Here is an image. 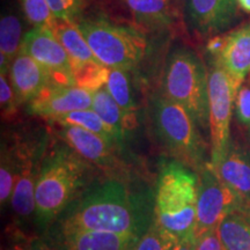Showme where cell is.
Instances as JSON below:
<instances>
[{
    "instance_id": "1",
    "label": "cell",
    "mask_w": 250,
    "mask_h": 250,
    "mask_svg": "<svg viewBox=\"0 0 250 250\" xmlns=\"http://www.w3.org/2000/svg\"><path fill=\"white\" fill-rule=\"evenodd\" d=\"M154 221V191L134 187L124 176H110L94 181L50 228L127 234L140 239Z\"/></svg>"
},
{
    "instance_id": "2",
    "label": "cell",
    "mask_w": 250,
    "mask_h": 250,
    "mask_svg": "<svg viewBox=\"0 0 250 250\" xmlns=\"http://www.w3.org/2000/svg\"><path fill=\"white\" fill-rule=\"evenodd\" d=\"M94 167L65 143L49 146L35 188V225L42 235L94 181Z\"/></svg>"
},
{
    "instance_id": "3",
    "label": "cell",
    "mask_w": 250,
    "mask_h": 250,
    "mask_svg": "<svg viewBox=\"0 0 250 250\" xmlns=\"http://www.w3.org/2000/svg\"><path fill=\"white\" fill-rule=\"evenodd\" d=\"M198 173L171 159L161 166L154 190L155 221L182 241L195 236Z\"/></svg>"
},
{
    "instance_id": "4",
    "label": "cell",
    "mask_w": 250,
    "mask_h": 250,
    "mask_svg": "<svg viewBox=\"0 0 250 250\" xmlns=\"http://www.w3.org/2000/svg\"><path fill=\"white\" fill-rule=\"evenodd\" d=\"M161 93L186 109L199 130L210 134L208 73L193 50L187 46L171 50L166 61Z\"/></svg>"
},
{
    "instance_id": "5",
    "label": "cell",
    "mask_w": 250,
    "mask_h": 250,
    "mask_svg": "<svg viewBox=\"0 0 250 250\" xmlns=\"http://www.w3.org/2000/svg\"><path fill=\"white\" fill-rule=\"evenodd\" d=\"M149 115L156 137L171 158L197 173L211 162L201 130L183 107L162 93L154 94L149 99Z\"/></svg>"
},
{
    "instance_id": "6",
    "label": "cell",
    "mask_w": 250,
    "mask_h": 250,
    "mask_svg": "<svg viewBox=\"0 0 250 250\" xmlns=\"http://www.w3.org/2000/svg\"><path fill=\"white\" fill-rule=\"evenodd\" d=\"M95 57L109 68L132 71L147 52V41L139 30L104 18L83 19L77 22Z\"/></svg>"
},
{
    "instance_id": "7",
    "label": "cell",
    "mask_w": 250,
    "mask_h": 250,
    "mask_svg": "<svg viewBox=\"0 0 250 250\" xmlns=\"http://www.w3.org/2000/svg\"><path fill=\"white\" fill-rule=\"evenodd\" d=\"M48 138L43 132L13 133L2 139L17 164V182L11 199V208L17 224L23 225L35 218V188L48 151Z\"/></svg>"
},
{
    "instance_id": "8",
    "label": "cell",
    "mask_w": 250,
    "mask_h": 250,
    "mask_svg": "<svg viewBox=\"0 0 250 250\" xmlns=\"http://www.w3.org/2000/svg\"><path fill=\"white\" fill-rule=\"evenodd\" d=\"M239 90L223 68L211 62L208 71V109H210V160L215 167L224 158L230 142V120L234 100Z\"/></svg>"
},
{
    "instance_id": "9",
    "label": "cell",
    "mask_w": 250,
    "mask_h": 250,
    "mask_svg": "<svg viewBox=\"0 0 250 250\" xmlns=\"http://www.w3.org/2000/svg\"><path fill=\"white\" fill-rule=\"evenodd\" d=\"M241 199L220 179L211 162L198 171L195 237L217 230L230 212L241 208Z\"/></svg>"
},
{
    "instance_id": "10",
    "label": "cell",
    "mask_w": 250,
    "mask_h": 250,
    "mask_svg": "<svg viewBox=\"0 0 250 250\" xmlns=\"http://www.w3.org/2000/svg\"><path fill=\"white\" fill-rule=\"evenodd\" d=\"M52 123L55 124V132L59 139L94 167L115 175L124 168L122 167V161L117 155V152L122 148L117 145L78 125L55 121H52Z\"/></svg>"
},
{
    "instance_id": "11",
    "label": "cell",
    "mask_w": 250,
    "mask_h": 250,
    "mask_svg": "<svg viewBox=\"0 0 250 250\" xmlns=\"http://www.w3.org/2000/svg\"><path fill=\"white\" fill-rule=\"evenodd\" d=\"M21 48L48 68L52 76V83L76 86L72 74L71 57L52 29L45 27L33 28L24 35Z\"/></svg>"
},
{
    "instance_id": "12",
    "label": "cell",
    "mask_w": 250,
    "mask_h": 250,
    "mask_svg": "<svg viewBox=\"0 0 250 250\" xmlns=\"http://www.w3.org/2000/svg\"><path fill=\"white\" fill-rule=\"evenodd\" d=\"M237 0H186V21L193 33L213 37L239 20Z\"/></svg>"
},
{
    "instance_id": "13",
    "label": "cell",
    "mask_w": 250,
    "mask_h": 250,
    "mask_svg": "<svg viewBox=\"0 0 250 250\" xmlns=\"http://www.w3.org/2000/svg\"><path fill=\"white\" fill-rule=\"evenodd\" d=\"M93 92L78 86L50 83L27 104L30 115L52 118L70 112L92 109Z\"/></svg>"
},
{
    "instance_id": "14",
    "label": "cell",
    "mask_w": 250,
    "mask_h": 250,
    "mask_svg": "<svg viewBox=\"0 0 250 250\" xmlns=\"http://www.w3.org/2000/svg\"><path fill=\"white\" fill-rule=\"evenodd\" d=\"M44 236L58 250H134L139 237L86 229L50 228Z\"/></svg>"
},
{
    "instance_id": "15",
    "label": "cell",
    "mask_w": 250,
    "mask_h": 250,
    "mask_svg": "<svg viewBox=\"0 0 250 250\" xmlns=\"http://www.w3.org/2000/svg\"><path fill=\"white\" fill-rule=\"evenodd\" d=\"M8 74L19 105L29 103L46 86L52 83V76L48 68L28 55L22 48L12 62Z\"/></svg>"
},
{
    "instance_id": "16",
    "label": "cell",
    "mask_w": 250,
    "mask_h": 250,
    "mask_svg": "<svg viewBox=\"0 0 250 250\" xmlns=\"http://www.w3.org/2000/svg\"><path fill=\"white\" fill-rule=\"evenodd\" d=\"M226 36V44L211 62L226 72L239 90L250 72V23Z\"/></svg>"
},
{
    "instance_id": "17",
    "label": "cell",
    "mask_w": 250,
    "mask_h": 250,
    "mask_svg": "<svg viewBox=\"0 0 250 250\" xmlns=\"http://www.w3.org/2000/svg\"><path fill=\"white\" fill-rule=\"evenodd\" d=\"M220 179L243 204L250 203V149L230 139L221 161L214 167Z\"/></svg>"
},
{
    "instance_id": "18",
    "label": "cell",
    "mask_w": 250,
    "mask_h": 250,
    "mask_svg": "<svg viewBox=\"0 0 250 250\" xmlns=\"http://www.w3.org/2000/svg\"><path fill=\"white\" fill-rule=\"evenodd\" d=\"M92 109L108 125L118 145L123 148L126 132L133 129L134 124L131 123L117 102L112 99L105 86L93 92Z\"/></svg>"
},
{
    "instance_id": "19",
    "label": "cell",
    "mask_w": 250,
    "mask_h": 250,
    "mask_svg": "<svg viewBox=\"0 0 250 250\" xmlns=\"http://www.w3.org/2000/svg\"><path fill=\"white\" fill-rule=\"evenodd\" d=\"M22 22L18 14L6 13L0 21V67L1 74L8 76L12 62L21 50L23 42Z\"/></svg>"
},
{
    "instance_id": "20",
    "label": "cell",
    "mask_w": 250,
    "mask_h": 250,
    "mask_svg": "<svg viewBox=\"0 0 250 250\" xmlns=\"http://www.w3.org/2000/svg\"><path fill=\"white\" fill-rule=\"evenodd\" d=\"M217 232L226 250H250V220L242 208L230 212Z\"/></svg>"
},
{
    "instance_id": "21",
    "label": "cell",
    "mask_w": 250,
    "mask_h": 250,
    "mask_svg": "<svg viewBox=\"0 0 250 250\" xmlns=\"http://www.w3.org/2000/svg\"><path fill=\"white\" fill-rule=\"evenodd\" d=\"M52 31L72 59L83 62H100L95 57L77 23L70 20H57Z\"/></svg>"
},
{
    "instance_id": "22",
    "label": "cell",
    "mask_w": 250,
    "mask_h": 250,
    "mask_svg": "<svg viewBox=\"0 0 250 250\" xmlns=\"http://www.w3.org/2000/svg\"><path fill=\"white\" fill-rule=\"evenodd\" d=\"M130 72L123 68H110L105 88L131 121V123L134 124V112L137 104L133 96V85Z\"/></svg>"
},
{
    "instance_id": "23",
    "label": "cell",
    "mask_w": 250,
    "mask_h": 250,
    "mask_svg": "<svg viewBox=\"0 0 250 250\" xmlns=\"http://www.w3.org/2000/svg\"><path fill=\"white\" fill-rule=\"evenodd\" d=\"M125 2L143 24L161 27L171 21L169 0H125Z\"/></svg>"
},
{
    "instance_id": "24",
    "label": "cell",
    "mask_w": 250,
    "mask_h": 250,
    "mask_svg": "<svg viewBox=\"0 0 250 250\" xmlns=\"http://www.w3.org/2000/svg\"><path fill=\"white\" fill-rule=\"evenodd\" d=\"M71 66L74 83L80 88L95 92L107 83L110 68L101 62H83L71 58Z\"/></svg>"
},
{
    "instance_id": "25",
    "label": "cell",
    "mask_w": 250,
    "mask_h": 250,
    "mask_svg": "<svg viewBox=\"0 0 250 250\" xmlns=\"http://www.w3.org/2000/svg\"><path fill=\"white\" fill-rule=\"evenodd\" d=\"M51 121L59 122V123H65V124H73L78 125V126L83 127V129L92 131V132L99 134L102 138H104L108 142H110L115 145H117L118 147H121L118 145V143L115 139L114 134H112L111 130L109 129V126L101 120V117L96 114L93 109H85V110H78L70 112V114L62 115V116L52 118ZM122 148V147H121Z\"/></svg>"
},
{
    "instance_id": "26",
    "label": "cell",
    "mask_w": 250,
    "mask_h": 250,
    "mask_svg": "<svg viewBox=\"0 0 250 250\" xmlns=\"http://www.w3.org/2000/svg\"><path fill=\"white\" fill-rule=\"evenodd\" d=\"M179 242L177 237L154 221L137 242L134 250H175Z\"/></svg>"
},
{
    "instance_id": "27",
    "label": "cell",
    "mask_w": 250,
    "mask_h": 250,
    "mask_svg": "<svg viewBox=\"0 0 250 250\" xmlns=\"http://www.w3.org/2000/svg\"><path fill=\"white\" fill-rule=\"evenodd\" d=\"M23 14L34 28L45 27L52 29L56 18L46 0H21Z\"/></svg>"
},
{
    "instance_id": "28",
    "label": "cell",
    "mask_w": 250,
    "mask_h": 250,
    "mask_svg": "<svg viewBox=\"0 0 250 250\" xmlns=\"http://www.w3.org/2000/svg\"><path fill=\"white\" fill-rule=\"evenodd\" d=\"M0 104L2 118H11L17 112L18 101L11 83L6 74H0Z\"/></svg>"
},
{
    "instance_id": "29",
    "label": "cell",
    "mask_w": 250,
    "mask_h": 250,
    "mask_svg": "<svg viewBox=\"0 0 250 250\" xmlns=\"http://www.w3.org/2000/svg\"><path fill=\"white\" fill-rule=\"evenodd\" d=\"M57 20L73 21L79 13L83 0H46Z\"/></svg>"
},
{
    "instance_id": "30",
    "label": "cell",
    "mask_w": 250,
    "mask_h": 250,
    "mask_svg": "<svg viewBox=\"0 0 250 250\" xmlns=\"http://www.w3.org/2000/svg\"><path fill=\"white\" fill-rule=\"evenodd\" d=\"M234 111L240 123L250 125V86L240 87L234 100Z\"/></svg>"
},
{
    "instance_id": "31",
    "label": "cell",
    "mask_w": 250,
    "mask_h": 250,
    "mask_svg": "<svg viewBox=\"0 0 250 250\" xmlns=\"http://www.w3.org/2000/svg\"><path fill=\"white\" fill-rule=\"evenodd\" d=\"M195 250H226L218 236L217 230H212L195 237Z\"/></svg>"
},
{
    "instance_id": "32",
    "label": "cell",
    "mask_w": 250,
    "mask_h": 250,
    "mask_svg": "<svg viewBox=\"0 0 250 250\" xmlns=\"http://www.w3.org/2000/svg\"><path fill=\"white\" fill-rule=\"evenodd\" d=\"M9 250H30V237H28L20 229L13 230Z\"/></svg>"
},
{
    "instance_id": "33",
    "label": "cell",
    "mask_w": 250,
    "mask_h": 250,
    "mask_svg": "<svg viewBox=\"0 0 250 250\" xmlns=\"http://www.w3.org/2000/svg\"><path fill=\"white\" fill-rule=\"evenodd\" d=\"M30 250H58L54 243L44 235L30 237Z\"/></svg>"
},
{
    "instance_id": "34",
    "label": "cell",
    "mask_w": 250,
    "mask_h": 250,
    "mask_svg": "<svg viewBox=\"0 0 250 250\" xmlns=\"http://www.w3.org/2000/svg\"><path fill=\"white\" fill-rule=\"evenodd\" d=\"M226 39H227L226 35L211 37L208 43V54L211 55L212 58H214L215 56H218L219 52L223 50L225 44H226Z\"/></svg>"
},
{
    "instance_id": "35",
    "label": "cell",
    "mask_w": 250,
    "mask_h": 250,
    "mask_svg": "<svg viewBox=\"0 0 250 250\" xmlns=\"http://www.w3.org/2000/svg\"><path fill=\"white\" fill-rule=\"evenodd\" d=\"M175 250H195V236L188 237L179 242Z\"/></svg>"
},
{
    "instance_id": "36",
    "label": "cell",
    "mask_w": 250,
    "mask_h": 250,
    "mask_svg": "<svg viewBox=\"0 0 250 250\" xmlns=\"http://www.w3.org/2000/svg\"><path fill=\"white\" fill-rule=\"evenodd\" d=\"M239 1V5L245 9L246 12H249L250 13V0H237Z\"/></svg>"
},
{
    "instance_id": "37",
    "label": "cell",
    "mask_w": 250,
    "mask_h": 250,
    "mask_svg": "<svg viewBox=\"0 0 250 250\" xmlns=\"http://www.w3.org/2000/svg\"><path fill=\"white\" fill-rule=\"evenodd\" d=\"M242 210H243V212H245L246 215L249 218V220H250V203H249V204H243Z\"/></svg>"
},
{
    "instance_id": "38",
    "label": "cell",
    "mask_w": 250,
    "mask_h": 250,
    "mask_svg": "<svg viewBox=\"0 0 250 250\" xmlns=\"http://www.w3.org/2000/svg\"><path fill=\"white\" fill-rule=\"evenodd\" d=\"M248 85L250 86V72H249V74H248Z\"/></svg>"
}]
</instances>
